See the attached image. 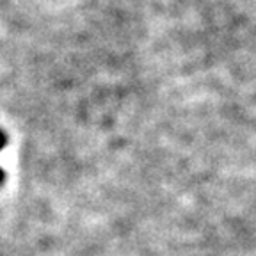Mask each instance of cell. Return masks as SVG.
<instances>
[{"label":"cell","mask_w":256,"mask_h":256,"mask_svg":"<svg viewBox=\"0 0 256 256\" xmlns=\"http://www.w3.org/2000/svg\"><path fill=\"white\" fill-rule=\"evenodd\" d=\"M4 144H6V139H4V136L0 134V150L4 148ZM2 180H4V172H2V169H0V184H2Z\"/></svg>","instance_id":"cell-1"}]
</instances>
